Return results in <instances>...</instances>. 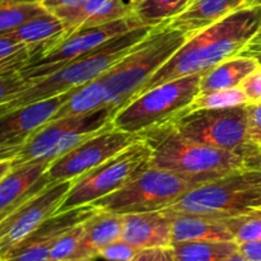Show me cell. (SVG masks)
Instances as JSON below:
<instances>
[{
  "label": "cell",
  "instance_id": "obj_16",
  "mask_svg": "<svg viewBox=\"0 0 261 261\" xmlns=\"http://www.w3.org/2000/svg\"><path fill=\"white\" fill-rule=\"evenodd\" d=\"M50 163L15 166L0 180V221L53 182L47 175Z\"/></svg>",
  "mask_w": 261,
  "mask_h": 261
},
{
  "label": "cell",
  "instance_id": "obj_22",
  "mask_svg": "<svg viewBox=\"0 0 261 261\" xmlns=\"http://www.w3.org/2000/svg\"><path fill=\"white\" fill-rule=\"evenodd\" d=\"M7 33L15 41L24 43V45L47 46L46 51L53 48L63 38L66 37V30L64 27V23L48 10L43 14L32 18L24 24L18 27L17 30Z\"/></svg>",
  "mask_w": 261,
  "mask_h": 261
},
{
  "label": "cell",
  "instance_id": "obj_6",
  "mask_svg": "<svg viewBox=\"0 0 261 261\" xmlns=\"http://www.w3.org/2000/svg\"><path fill=\"white\" fill-rule=\"evenodd\" d=\"M201 75L203 73L173 79L138 94L116 112L112 120L114 126L130 134L142 135L170 124L186 114L200 94Z\"/></svg>",
  "mask_w": 261,
  "mask_h": 261
},
{
  "label": "cell",
  "instance_id": "obj_43",
  "mask_svg": "<svg viewBox=\"0 0 261 261\" xmlns=\"http://www.w3.org/2000/svg\"><path fill=\"white\" fill-rule=\"evenodd\" d=\"M257 5H261V0H245L242 8L246 7H257Z\"/></svg>",
  "mask_w": 261,
  "mask_h": 261
},
{
  "label": "cell",
  "instance_id": "obj_40",
  "mask_svg": "<svg viewBox=\"0 0 261 261\" xmlns=\"http://www.w3.org/2000/svg\"><path fill=\"white\" fill-rule=\"evenodd\" d=\"M153 261H176L175 256H173V252L171 246L168 247H162V249H158L157 256Z\"/></svg>",
  "mask_w": 261,
  "mask_h": 261
},
{
  "label": "cell",
  "instance_id": "obj_47",
  "mask_svg": "<svg viewBox=\"0 0 261 261\" xmlns=\"http://www.w3.org/2000/svg\"><path fill=\"white\" fill-rule=\"evenodd\" d=\"M254 58H255V59H256L257 64H259V66H260V68H261V54H260V55H255V56H254Z\"/></svg>",
  "mask_w": 261,
  "mask_h": 261
},
{
  "label": "cell",
  "instance_id": "obj_28",
  "mask_svg": "<svg viewBox=\"0 0 261 261\" xmlns=\"http://www.w3.org/2000/svg\"><path fill=\"white\" fill-rule=\"evenodd\" d=\"M247 103H249V99H247L246 94L240 87H236V88L224 89V91L199 94L191 103L189 111L204 109H226V107L242 106V105Z\"/></svg>",
  "mask_w": 261,
  "mask_h": 261
},
{
  "label": "cell",
  "instance_id": "obj_38",
  "mask_svg": "<svg viewBox=\"0 0 261 261\" xmlns=\"http://www.w3.org/2000/svg\"><path fill=\"white\" fill-rule=\"evenodd\" d=\"M20 147L18 145L0 144V162L3 161H12L19 152Z\"/></svg>",
  "mask_w": 261,
  "mask_h": 261
},
{
  "label": "cell",
  "instance_id": "obj_8",
  "mask_svg": "<svg viewBox=\"0 0 261 261\" xmlns=\"http://www.w3.org/2000/svg\"><path fill=\"white\" fill-rule=\"evenodd\" d=\"M152 150L143 138L71 182L59 212L89 205L126 185L150 166Z\"/></svg>",
  "mask_w": 261,
  "mask_h": 261
},
{
  "label": "cell",
  "instance_id": "obj_7",
  "mask_svg": "<svg viewBox=\"0 0 261 261\" xmlns=\"http://www.w3.org/2000/svg\"><path fill=\"white\" fill-rule=\"evenodd\" d=\"M200 185L199 181L149 166L121 189L91 205L119 216L165 211Z\"/></svg>",
  "mask_w": 261,
  "mask_h": 261
},
{
  "label": "cell",
  "instance_id": "obj_2",
  "mask_svg": "<svg viewBox=\"0 0 261 261\" xmlns=\"http://www.w3.org/2000/svg\"><path fill=\"white\" fill-rule=\"evenodd\" d=\"M188 38L186 33L170 27L168 22L153 28L127 55L102 74L107 106L117 112L133 101Z\"/></svg>",
  "mask_w": 261,
  "mask_h": 261
},
{
  "label": "cell",
  "instance_id": "obj_13",
  "mask_svg": "<svg viewBox=\"0 0 261 261\" xmlns=\"http://www.w3.org/2000/svg\"><path fill=\"white\" fill-rule=\"evenodd\" d=\"M71 182H51L0 221V257L5 256L43 222L59 213Z\"/></svg>",
  "mask_w": 261,
  "mask_h": 261
},
{
  "label": "cell",
  "instance_id": "obj_42",
  "mask_svg": "<svg viewBox=\"0 0 261 261\" xmlns=\"http://www.w3.org/2000/svg\"><path fill=\"white\" fill-rule=\"evenodd\" d=\"M223 261H247V260L245 259L244 256H242L241 252L237 251V252H234L233 255H231V256L227 257V259L223 260Z\"/></svg>",
  "mask_w": 261,
  "mask_h": 261
},
{
  "label": "cell",
  "instance_id": "obj_18",
  "mask_svg": "<svg viewBox=\"0 0 261 261\" xmlns=\"http://www.w3.org/2000/svg\"><path fill=\"white\" fill-rule=\"evenodd\" d=\"M245 0H193L168 25L190 36L219 22L244 5Z\"/></svg>",
  "mask_w": 261,
  "mask_h": 261
},
{
  "label": "cell",
  "instance_id": "obj_27",
  "mask_svg": "<svg viewBox=\"0 0 261 261\" xmlns=\"http://www.w3.org/2000/svg\"><path fill=\"white\" fill-rule=\"evenodd\" d=\"M234 242L261 241V208H255L239 216L224 218Z\"/></svg>",
  "mask_w": 261,
  "mask_h": 261
},
{
  "label": "cell",
  "instance_id": "obj_23",
  "mask_svg": "<svg viewBox=\"0 0 261 261\" xmlns=\"http://www.w3.org/2000/svg\"><path fill=\"white\" fill-rule=\"evenodd\" d=\"M107 106V92L102 75L73 89L51 120L86 115Z\"/></svg>",
  "mask_w": 261,
  "mask_h": 261
},
{
  "label": "cell",
  "instance_id": "obj_31",
  "mask_svg": "<svg viewBox=\"0 0 261 261\" xmlns=\"http://www.w3.org/2000/svg\"><path fill=\"white\" fill-rule=\"evenodd\" d=\"M31 84L32 82L25 79L20 70L0 73V106L14 99Z\"/></svg>",
  "mask_w": 261,
  "mask_h": 261
},
{
  "label": "cell",
  "instance_id": "obj_9",
  "mask_svg": "<svg viewBox=\"0 0 261 261\" xmlns=\"http://www.w3.org/2000/svg\"><path fill=\"white\" fill-rule=\"evenodd\" d=\"M115 115L116 110L103 107L86 115L51 120L20 147L12 160V167L30 162H53L106 129Z\"/></svg>",
  "mask_w": 261,
  "mask_h": 261
},
{
  "label": "cell",
  "instance_id": "obj_24",
  "mask_svg": "<svg viewBox=\"0 0 261 261\" xmlns=\"http://www.w3.org/2000/svg\"><path fill=\"white\" fill-rule=\"evenodd\" d=\"M176 261H223L239 251L234 241H188L171 245Z\"/></svg>",
  "mask_w": 261,
  "mask_h": 261
},
{
  "label": "cell",
  "instance_id": "obj_46",
  "mask_svg": "<svg viewBox=\"0 0 261 261\" xmlns=\"http://www.w3.org/2000/svg\"><path fill=\"white\" fill-rule=\"evenodd\" d=\"M64 261H96L94 259H70V260H64Z\"/></svg>",
  "mask_w": 261,
  "mask_h": 261
},
{
  "label": "cell",
  "instance_id": "obj_29",
  "mask_svg": "<svg viewBox=\"0 0 261 261\" xmlns=\"http://www.w3.org/2000/svg\"><path fill=\"white\" fill-rule=\"evenodd\" d=\"M133 9H134L133 5L124 0H105L103 4L86 20V23L81 28L96 27V25L106 24L114 20L130 17L133 15Z\"/></svg>",
  "mask_w": 261,
  "mask_h": 261
},
{
  "label": "cell",
  "instance_id": "obj_25",
  "mask_svg": "<svg viewBox=\"0 0 261 261\" xmlns=\"http://www.w3.org/2000/svg\"><path fill=\"white\" fill-rule=\"evenodd\" d=\"M193 0H143L134 7L133 15L145 27H157L170 22L184 12Z\"/></svg>",
  "mask_w": 261,
  "mask_h": 261
},
{
  "label": "cell",
  "instance_id": "obj_36",
  "mask_svg": "<svg viewBox=\"0 0 261 261\" xmlns=\"http://www.w3.org/2000/svg\"><path fill=\"white\" fill-rule=\"evenodd\" d=\"M88 0H47L42 5L48 12H54L58 9H74L86 4Z\"/></svg>",
  "mask_w": 261,
  "mask_h": 261
},
{
  "label": "cell",
  "instance_id": "obj_15",
  "mask_svg": "<svg viewBox=\"0 0 261 261\" xmlns=\"http://www.w3.org/2000/svg\"><path fill=\"white\" fill-rule=\"evenodd\" d=\"M70 92L0 114V144L22 147L43 125L51 121Z\"/></svg>",
  "mask_w": 261,
  "mask_h": 261
},
{
  "label": "cell",
  "instance_id": "obj_11",
  "mask_svg": "<svg viewBox=\"0 0 261 261\" xmlns=\"http://www.w3.org/2000/svg\"><path fill=\"white\" fill-rule=\"evenodd\" d=\"M138 27H142L139 20L134 15H130L106 24L79 28L45 54L31 59L20 69V73L28 81H37L59 70L70 61L92 53L112 38Z\"/></svg>",
  "mask_w": 261,
  "mask_h": 261
},
{
  "label": "cell",
  "instance_id": "obj_34",
  "mask_svg": "<svg viewBox=\"0 0 261 261\" xmlns=\"http://www.w3.org/2000/svg\"><path fill=\"white\" fill-rule=\"evenodd\" d=\"M240 88L246 94L249 103H261V68L255 69L244 79Z\"/></svg>",
  "mask_w": 261,
  "mask_h": 261
},
{
  "label": "cell",
  "instance_id": "obj_48",
  "mask_svg": "<svg viewBox=\"0 0 261 261\" xmlns=\"http://www.w3.org/2000/svg\"><path fill=\"white\" fill-rule=\"evenodd\" d=\"M259 32H261V30H260V31H259Z\"/></svg>",
  "mask_w": 261,
  "mask_h": 261
},
{
  "label": "cell",
  "instance_id": "obj_26",
  "mask_svg": "<svg viewBox=\"0 0 261 261\" xmlns=\"http://www.w3.org/2000/svg\"><path fill=\"white\" fill-rule=\"evenodd\" d=\"M47 12L40 3H18L0 0V33L17 30L25 22Z\"/></svg>",
  "mask_w": 261,
  "mask_h": 261
},
{
  "label": "cell",
  "instance_id": "obj_21",
  "mask_svg": "<svg viewBox=\"0 0 261 261\" xmlns=\"http://www.w3.org/2000/svg\"><path fill=\"white\" fill-rule=\"evenodd\" d=\"M257 68L259 64L254 56L237 55L227 59L203 73L200 81V94L240 87L244 79Z\"/></svg>",
  "mask_w": 261,
  "mask_h": 261
},
{
  "label": "cell",
  "instance_id": "obj_20",
  "mask_svg": "<svg viewBox=\"0 0 261 261\" xmlns=\"http://www.w3.org/2000/svg\"><path fill=\"white\" fill-rule=\"evenodd\" d=\"M84 234L73 259H96L107 245L121 239L122 216L98 211L84 222Z\"/></svg>",
  "mask_w": 261,
  "mask_h": 261
},
{
  "label": "cell",
  "instance_id": "obj_19",
  "mask_svg": "<svg viewBox=\"0 0 261 261\" xmlns=\"http://www.w3.org/2000/svg\"><path fill=\"white\" fill-rule=\"evenodd\" d=\"M167 213L172 218V244L188 241H234L224 218Z\"/></svg>",
  "mask_w": 261,
  "mask_h": 261
},
{
  "label": "cell",
  "instance_id": "obj_12",
  "mask_svg": "<svg viewBox=\"0 0 261 261\" xmlns=\"http://www.w3.org/2000/svg\"><path fill=\"white\" fill-rule=\"evenodd\" d=\"M142 135L130 134L114 126V122L98 134L82 142L68 153L50 163L47 175L53 182L73 181L140 139Z\"/></svg>",
  "mask_w": 261,
  "mask_h": 261
},
{
  "label": "cell",
  "instance_id": "obj_4",
  "mask_svg": "<svg viewBox=\"0 0 261 261\" xmlns=\"http://www.w3.org/2000/svg\"><path fill=\"white\" fill-rule=\"evenodd\" d=\"M153 28L142 25L129 32L122 33L105 45L97 47L92 53L70 61L59 70L37 81H33L32 84L22 93L18 94L14 99L2 105L0 114L73 91L98 78L110 68H112L117 61L121 60L125 55H127L135 45L144 40Z\"/></svg>",
  "mask_w": 261,
  "mask_h": 261
},
{
  "label": "cell",
  "instance_id": "obj_1",
  "mask_svg": "<svg viewBox=\"0 0 261 261\" xmlns=\"http://www.w3.org/2000/svg\"><path fill=\"white\" fill-rule=\"evenodd\" d=\"M260 30L261 5L234 10L219 22L190 36L145 83L139 94L173 79L205 73L217 64L240 55Z\"/></svg>",
  "mask_w": 261,
  "mask_h": 261
},
{
  "label": "cell",
  "instance_id": "obj_17",
  "mask_svg": "<svg viewBox=\"0 0 261 261\" xmlns=\"http://www.w3.org/2000/svg\"><path fill=\"white\" fill-rule=\"evenodd\" d=\"M121 239L138 250L172 245V218L165 211L122 216Z\"/></svg>",
  "mask_w": 261,
  "mask_h": 261
},
{
  "label": "cell",
  "instance_id": "obj_45",
  "mask_svg": "<svg viewBox=\"0 0 261 261\" xmlns=\"http://www.w3.org/2000/svg\"><path fill=\"white\" fill-rule=\"evenodd\" d=\"M142 2H143V0H129V3L133 5V8L137 7V5L140 4V3H142Z\"/></svg>",
  "mask_w": 261,
  "mask_h": 261
},
{
  "label": "cell",
  "instance_id": "obj_41",
  "mask_svg": "<svg viewBox=\"0 0 261 261\" xmlns=\"http://www.w3.org/2000/svg\"><path fill=\"white\" fill-rule=\"evenodd\" d=\"M12 170V161H3L0 162V180Z\"/></svg>",
  "mask_w": 261,
  "mask_h": 261
},
{
  "label": "cell",
  "instance_id": "obj_10",
  "mask_svg": "<svg viewBox=\"0 0 261 261\" xmlns=\"http://www.w3.org/2000/svg\"><path fill=\"white\" fill-rule=\"evenodd\" d=\"M178 134L208 147L247 155L256 152L247 134V105L189 111L173 120Z\"/></svg>",
  "mask_w": 261,
  "mask_h": 261
},
{
  "label": "cell",
  "instance_id": "obj_39",
  "mask_svg": "<svg viewBox=\"0 0 261 261\" xmlns=\"http://www.w3.org/2000/svg\"><path fill=\"white\" fill-rule=\"evenodd\" d=\"M158 249H145L140 250L132 260L129 261H153L157 256Z\"/></svg>",
  "mask_w": 261,
  "mask_h": 261
},
{
  "label": "cell",
  "instance_id": "obj_30",
  "mask_svg": "<svg viewBox=\"0 0 261 261\" xmlns=\"http://www.w3.org/2000/svg\"><path fill=\"white\" fill-rule=\"evenodd\" d=\"M84 222L74 226L73 228L65 232L58 240V242L54 245L53 250H51L48 261H64L73 259L74 254H75L76 249H78L79 244H81L82 239H83L84 229H86Z\"/></svg>",
  "mask_w": 261,
  "mask_h": 261
},
{
  "label": "cell",
  "instance_id": "obj_3",
  "mask_svg": "<svg viewBox=\"0 0 261 261\" xmlns=\"http://www.w3.org/2000/svg\"><path fill=\"white\" fill-rule=\"evenodd\" d=\"M152 150L150 166L205 184L244 167V155L208 147L178 134L172 122L142 134Z\"/></svg>",
  "mask_w": 261,
  "mask_h": 261
},
{
  "label": "cell",
  "instance_id": "obj_44",
  "mask_svg": "<svg viewBox=\"0 0 261 261\" xmlns=\"http://www.w3.org/2000/svg\"><path fill=\"white\" fill-rule=\"evenodd\" d=\"M12 2H18V3H40V4H43L47 0H12Z\"/></svg>",
  "mask_w": 261,
  "mask_h": 261
},
{
  "label": "cell",
  "instance_id": "obj_32",
  "mask_svg": "<svg viewBox=\"0 0 261 261\" xmlns=\"http://www.w3.org/2000/svg\"><path fill=\"white\" fill-rule=\"evenodd\" d=\"M140 250L135 249L134 246L120 239L103 247L98 252L97 257H101L106 261H129Z\"/></svg>",
  "mask_w": 261,
  "mask_h": 261
},
{
  "label": "cell",
  "instance_id": "obj_49",
  "mask_svg": "<svg viewBox=\"0 0 261 261\" xmlns=\"http://www.w3.org/2000/svg\"><path fill=\"white\" fill-rule=\"evenodd\" d=\"M0 261H2V259H0Z\"/></svg>",
  "mask_w": 261,
  "mask_h": 261
},
{
  "label": "cell",
  "instance_id": "obj_33",
  "mask_svg": "<svg viewBox=\"0 0 261 261\" xmlns=\"http://www.w3.org/2000/svg\"><path fill=\"white\" fill-rule=\"evenodd\" d=\"M247 134L250 143L261 149V103H247Z\"/></svg>",
  "mask_w": 261,
  "mask_h": 261
},
{
  "label": "cell",
  "instance_id": "obj_5",
  "mask_svg": "<svg viewBox=\"0 0 261 261\" xmlns=\"http://www.w3.org/2000/svg\"><path fill=\"white\" fill-rule=\"evenodd\" d=\"M261 208V171L239 168L181 196L170 213L229 218Z\"/></svg>",
  "mask_w": 261,
  "mask_h": 261
},
{
  "label": "cell",
  "instance_id": "obj_14",
  "mask_svg": "<svg viewBox=\"0 0 261 261\" xmlns=\"http://www.w3.org/2000/svg\"><path fill=\"white\" fill-rule=\"evenodd\" d=\"M94 213H97V209L91 204L59 212L0 259L2 261H48L51 250L58 240L74 226L91 218Z\"/></svg>",
  "mask_w": 261,
  "mask_h": 261
},
{
  "label": "cell",
  "instance_id": "obj_35",
  "mask_svg": "<svg viewBox=\"0 0 261 261\" xmlns=\"http://www.w3.org/2000/svg\"><path fill=\"white\" fill-rule=\"evenodd\" d=\"M239 251L247 261H261V241L245 242L239 245Z\"/></svg>",
  "mask_w": 261,
  "mask_h": 261
},
{
  "label": "cell",
  "instance_id": "obj_37",
  "mask_svg": "<svg viewBox=\"0 0 261 261\" xmlns=\"http://www.w3.org/2000/svg\"><path fill=\"white\" fill-rule=\"evenodd\" d=\"M244 167L249 170L261 171V149L256 150L252 154L247 155L244 160Z\"/></svg>",
  "mask_w": 261,
  "mask_h": 261
}]
</instances>
